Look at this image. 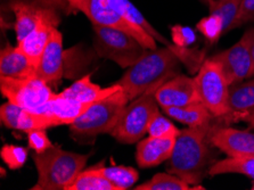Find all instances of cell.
Here are the masks:
<instances>
[{"label": "cell", "mask_w": 254, "mask_h": 190, "mask_svg": "<svg viewBox=\"0 0 254 190\" xmlns=\"http://www.w3.org/2000/svg\"><path fill=\"white\" fill-rule=\"evenodd\" d=\"M212 124L190 127L180 131L176 138L175 148L167 162L169 173L175 174L190 186H199L207 176L212 160L210 131Z\"/></svg>", "instance_id": "1"}, {"label": "cell", "mask_w": 254, "mask_h": 190, "mask_svg": "<svg viewBox=\"0 0 254 190\" xmlns=\"http://www.w3.org/2000/svg\"><path fill=\"white\" fill-rule=\"evenodd\" d=\"M180 63L182 61L173 44L156 49H147L136 63L127 68L125 74L115 83L122 88L131 102L151 87L162 84L179 74Z\"/></svg>", "instance_id": "2"}, {"label": "cell", "mask_w": 254, "mask_h": 190, "mask_svg": "<svg viewBox=\"0 0 254 190\" xmlns=\"http://www.w3.org/2000/svg\"><path fill=\"white\" fill-rule=\"evenodd\" d=\"M90 154H79L53 146L42 153L33 154L38 181L32 190H66L83 171Z\"/></svg>", "instance_id": "3"}, {"label": "cell", "mask_w": 254, "mask_h": 190, "mask_svg": "<svg viewBox=\"0 0 254 190\" xmlns=\"http://www.w3.org/2000/svg\"><path fill=\"white\" fill-rule=\"evenodd\" d=\"M129 102L121 89L106 98L92 103L70 126L71 137L81 143H91L97 135L111 133Z\"/></svg>", "instance_id": "4"}, {"label": "cell", "mask_w": 254, "mask_h": 190, "mask_svg": "<svg viewBox=\"0 0 254 190\" xmlns=\"http://www.w3.org/2000/svg\"><path fill=\"white\" fill-rule=\"evenodd\" d=\"M160 86L155 84L127 105L118 124L110 133L114 139L121 143L131 145L144 138L154 116L160 112V105L155 98V92Z\"/></svg>", "instance_id": "5"}, {"label": "cell", "mask_w": 254, "mask_h": 190, "mask_svg": "<svg viewBox=\"0 0 254 190\" xmlns=\"http://www.w3.org/2000/svg\"><path fill=\"white\" fill-rule=\"evenodd\" d=\"M92 29L98 56L114 62L122 68H129L147 52L137 38L125 31L101 25H92Z\"/></svg>", "instance_id": "6"}, {"label": "cell", "mask_w": 254, "mask_h": 190, "mask_svg": "<svg viewBox=\"0 0 254 190\" xmlns=\"http://www.w3.org/2000/svg\"><path fill=\"white\" fill-rule=\"evenodd\" d=\"M199 100L214 118L224 119L229 114L230 84L221 65L212 57L206 58L194 77Z\"/></svg>", "instance_id": "7"}, {"label": "cell", "mask_w": 254, "mask_h": 190, "mask_svg": "<svg viewBox=\"0 0 254 190\" xmlns=\"http://www.w3.org/2000/svg\"><path fill=\"white\" fill-rule=\"evenodd\" d=\"M66 2L68 6V13L70 11H80V13L86 15L94 25L109 26V28L122 30L127 33L132 34L147 49L157 48L155 39L123 18L110 5L107 0H66Z\"/></svg>", "instance_id": "8"}, {"label": "cell", "mask_w": 254, "mask_h": 190, "mask_svg": "<svg viewBox=\"0 0 254 190\" xmlns=\"http://www.w3.org/2000/svg\"><path fill=\"white\" fill-rule=\"evenodd\" d=\"M0 91L8 102L34 112L56 95L53 92L51 86L38 75L25 79L0 76Z\"/></svg>", "instance_id": "9"}, {"label": "cell", "mask_w": 254, "mask_h": 190, "mask_svg": "<svg viewBox=\"0 0 254 190\" xmlns=\"http://www.w3.org/2000/svg\"><path fill=\"white\" fill-rule=\"evenodd\" d=\"M254 44V28L245 31L238 42L232 47L212 56L221 65L230 86L249 79L252 66V46Z\"/></svg>", "instance_id": "10"}, {"label": "cell", "mask_w": 254, "mask_h": 190, "mask_svg": "<svg viewBox=\"0 0 254 190\" xmlns=\"http://www.w3.org/2000/svg\"><path fill=\"white\" fill-rule=\"evenodd\" d=\"M211 145L228 157L254 156V132L225 126H212Z\"/></svg>", "instance_id": "11"}, {"label": "cell", "mask_w": 254, "mask_h": 190, "mask_svg": "<svg viewBox=\"0 0 254 190\" xmlns=\"http://www.w3.org/2000/svg\"><path fill=\"white\" fill-rule=\"evenodd\" d=\"M155 98L161 108L182 107L201 102L194 77L180 73L157 88Z\"/></svg>", "instance_id": "12"}, {"label": "cell", "mask_w": 254, "mask_h": 190, "mask_svg": "<svg viewBox=\"0 0 254 190\" xmlns=\"http://www.w3.org/2000/svg\"><path fill=\"white\" fill-rule=\"evenodd\" d=\"M61 18L57 9L47 7L32 32L23 39L21 42L16 44L36 67L39 65L40 58L48 44L53 30L59 26Z\"/></svg>", "instance_id": "13"}, {"label": "cell", "mask_w": 254, "mask_h": 190, "mask_svg": "<svg viewBox=\"0 0 254 190\" xmlns=\"http://www.w3.org/2000/svg\"><path fill=\"white\" fill-rule=\"evenodd\" d=\"M0 119L6 127L23 131L26 133L32 130H47L48 127H55L54 122L47 116L38 113V112L26 110V108L10 103L8 100L0 107Z\"/></svg>", "instance_id": "14"}, {"label": "cell", "mask_w": 254, "mask_h": 190, "mask_svg": "<svg viewBox=\"0 0 254 190\" xmlns=\"http://www.w3.org/2000/svg\"><path fill=\"white\" fill-rule=\"evenodd\" d=\"M64 72V47L63 36L55 28L49 38L44 54L40 58L36 74L45 80L49 86L56 84L62 79Z\"/></svg>", "instance_id": "15"}, {"label": "cell", "mask_w": 254, "mask_h": 190, "mask_svg": "<svg viewBox=\"0 0 254 190\" xmlns=\"http://www.w3.org/2000/svg\"><path fill=\"white\" fill-rule=\"evenodd\" d=\"M176 138H157L149 135L137 142L136 161L141 169L154 168L168 162L175 148Z\"/></svg>", "instance_id": "16"}, {"label": "cell", "mask_w": 254, "mask_h": 190, "mask_svg": "<svg viewBox=\"0 0 254 190\" xmlns=\"http://www.w3.org/2000/svg\"><path fill=\"white\" fill-rule=\"evenodd\" d=\"M91 104L78 102V100L63 98L55 95L52 100L36 111L38 113L47 116L55 124L59 126H71L76 119L80 118Z\"/></svg>", "instance_id": "17"}, {"label": "cell", "mask_w": 254, "mask_h": 190, "mask_svg": "<svg viewBox=\"0 0 254 190\" xmlns=\"http://www.w3.org/2000/svg\"><path fill=\"white\" fill-rule=\"evenodd\" d=\"M9 8L15 16L14 31L18 44L34 30L47 7L30 0H11Z\"/></svg>", "instance_id": "18"}, {"label": "cell", "mask_w": 254, "mask_h": 190, "mask_svg": "<svg viewBox=\"0 0 254 190\" xmlns=\"http://www.w3.org/2000/svg\"><path fill=\"white\" fill-rule=\"evenodd\" d=\"M37 67L18 46L7 44L0 55V76L10 79H25L37 75Z\"/></svg>", "instance_id": "19"}, {"label": "cell", "mask_w": 254, "mask_h": 190, "mask_svg": "<svg viewBox=\"0 0 254 190\" xmlns=\"http://www.w3.org/2000/svg\"><path fill=\"white\" fill-rule=\"evenodd\" d=\"M121 89L122 88L117 83H114L111 87L103 88L92 82L90 75H86L80 80L75 81L74 83H72L70 87L64 89L63 91L57 94V96L63 97V98L74 99L81 103L92 104L115 94Z\"/></svg>", "instance_id": "20"}, {"label": "cell", "mask_w": 254, "mask_h": 190, "mask_svg": "<svg viewBox=\"0 0 254 190\" xmlns=\"http://www.w3.org/2000/svg\"><path fill=\"white\" fill-rule=\"evenodd\" d=\"M254 107V79L233 84L229 89V114L224 118V122L237 121L242 113Z\"/></svg>", "instance_id": "21"}, {"label": "cell", "mask_w": 254, "mask_h": 190, "mask_svg": "<svg viewBox=\"0 0 254 190\" xmlns=\"http://www.w3.org/2000/svg\"><path fill=\"white\" fill-rule=\"evenodd\" d=\"M163 113L176 121L190 127H202L210 124L214 116L210 113L202 102L194 103L182 107L162 108Z\"/></svg>", "instance_id": "22"}, {"label": "cell", "mask_w": 254, "mask_h": 190, "mask_svg": "<svg viewBox=\"0 0 254 190\" xmlns=\"http://www.w3.org/2000/svg\"><path fill=\"white\" fill-rule=\"evenodd\" d=\"M107 1L110 2V5L112 6L123 18L127 19L129 23H131L133 26H136V28L139 30L145 31L146 33H148L149 36L155 39L157 42H161V44L164 46L171 45L162 34L157 32L155 28L151 25V23L145 18L144 15H142L140 11L138 10L137 7L134 6L132 2H130L129 0H107Z\"/></svg>", "instance_id": "23"}, {"label": "cell", "mask_w": 254, "mask_h": 190, "mask_svg": "<svg viewBox=\"0 0 254 190\" xmlns=\"http://www.w3.org/2000/svg\"><path fill=\"white\" fill-rule=\"evenodd\" d=\"M229 173L243 174L254 182V156L228 157L221 161H215L210 166L207 176L215 177Z\"/></svg>", "instance_id": "24"}, {"label": "cell", "mask_w": 254, "mask_h": 190, "mask_svg": "<svg viewBox=\"0 0 254 190\" xmlns=\"http://www.w3.org/2000/svg\"><path fill=\"white\" fill-rule=\"evenodd\" d=\"M96 169L101 172L111 184L117 187L118 190H127L131 188L139 179V174L136 169L131 166L112 165L103 166L97 165Z\"/></svg>", "instance_id": "25"}, {"label": "cell", "mask_w": 254, "mask_h": 190, "mask_svg": "<svg viewBox=\"0 0 254 190\" xmlns=\"http://www.w3.org/2000/svg\"><path fill=\"white\" fill-rule=\"evenodd\" d=\"M66 190H118L115 186L106 179L96 169L90 168L83 171L75 178V180L68 186Z\"/></svg>", "instance_id": "26"}, {"label": "cell", "mask_w": 254, "mask_h": 190, "mask_svg": "<svg viewBox=\"0 0 254 190\" xmlns=\"http://www.w3.org/2000/svg\"><path fill=\"white\" fill-rule=\"evenodd\" d=\"M195 186H190L186 181L172 173H156L148 181L136 186L134 190H191Z\"/></svg>", "instance_id": "27"}, {"label": "cell", "mask_w": 254, "mask_h": 190, "mask_svg": "<svg viewBox=\"0 0 254 190\" xmlns=\"http://www.w3.org/2000/svg\"><path fill=\"white\" fill-rule=\"evenodd\" d=\"M242 1L243 0H215L213 6L209 8L210 14H214L221 18L222 25H224V34H227L230 31L240 10Z\"/></svg>", "instance_id": "28"}, {"label": "cell", "mask_w": 254, "mask_h": 190, "mask_svg": "<svg viewBox=\"0 0 254 190\" xmlns=\"http://www.w3.org/2000/svg\"><path fill=\"white\" fill-rule=\"evenodd\" d=\"M196 29L211 45L217 44L221 36H224V25H222L221 18L214 14L209 13L206 17L202 18L196 25Z\"/></svg>", "instance_id": "29"}, {"label": "cell", "mask_w": 254, "mask_h": 190, "mask_svg": "<svg viewBox=\"0 0 254 190\" xmlns=\"http://www.w3.org/2000/svg\"><path fill=\"white\" fill-rule=\"evenodd\" d=\"M180 129H178L167 116L157 113L152 120L148 127L147 133L152 137L157 138H177L180 133Z\"/></svg>", "instance_id": "30"}, {"label": "cell", "mask_w": 254, "mask_h": 190, "mask_svg": "<svg viewBox=\"0 0 254 190\" xmlns=\"http://www.w3.org/2000/svg\"><path fill=\"white\" fill-rule=\"evenodd\" d=\"M28 149L16 145H3L0 152L2 161L10 170H18L24 166L28 161Z\"/></svg>", "instance_id": "31"}, {"label": "cell", "mask_w": 254, "mask_h": 190, "mask_svg": "<svg viewBox=\"0 0 254 190\" xmlns=\"http://www.w3.org/2000/svg\"><path fill=\"white\" fill-rule=\"evenodd\" d=\"M171 37L173 45L182 48H190L197 41L195 31L188 26L176 24L171 28Z\"/></svg>", "instance_id": "32"}, {"label": "cell", "mask_w": 254, "mask_h": 190, "mask_svg": "<svg viewBox=\"0 0 254 190\" xmlns=\"http://www.w3.org/2000/svg\"><path fill=\"white\" fill-rule=\"evenodd\" d=\"M28 142L30 148L36 153H42L54 146L45 129L32 130L28 132Z\"/></svg>", "instance_id": "33"}, {"label": "cell", "mask_w": 254, "mask_h": 190, "mask_svg": "<svg viewBox=\"0 0 254 190\" xmlns=\"http://www.w3.org/2000/svg\"><path fill=\"white\" fill-rule=\"evenodd\" d=\"M252 22L254 23V0H243L230 31Z\"/></svg>", "instance_id": "34"}, {"label": "cell", "mask_w": 254, "mask_h": 190, "mask_svg": "<svg viewBox=\"0 0 254 190\" xmlns=\"http://www.w3.org/2000/svg\"><path fill=\"white\" fill-rule=\"evenodd\" d=\"M30 1L37 2L41 6L51 7V8L55 9H62L68 13V6L66 0H30Z\"/></svg>", "instance_id": "35"}, {"label": "cell", "mask_w": 254, "mask_h": 190, "mask_svg": "<svg viewBox=\"0 0 254 190\" xmlns=\"http://www.w3.org/2000/svg\"><path fill=\"white\" fill-rule=\"evenodd\" d=\"M237 121H243L248 123L249 127L254 130V107L250 108L249 111L244 112V113H242L237 118Z\"/></svg>", "instance_id": "36"}, {"label": "cell", "mask_w": 254, "mask_h": 190, "mask_svg": "<svg viewBox=\"0 0 254 190\" xmlns=\"http://www.w3.org/2000/svg\"><path fill=\"white\" fill-rule=\"evenodd\" d=\"M253 76H254V44L252 46V66H251V72H250L249 79H251Z\"/></svg>", "instance_id": "37"}, {"label": "cell", "mask_w": 254, "mask_h": 190, "mask_svg": "<svg viewBox=\"0 0 254 190\" xmlns=\"http://www.w3.org/2000/svg\"><path fill=\"white\" fill-rule=\"evenodd\" d=\"M199 1L204 3V5H205L207 8H211V7L213 6V3L215 2V0H199Z\"/></svg>", "instance_id": "38"}]
</instances>
